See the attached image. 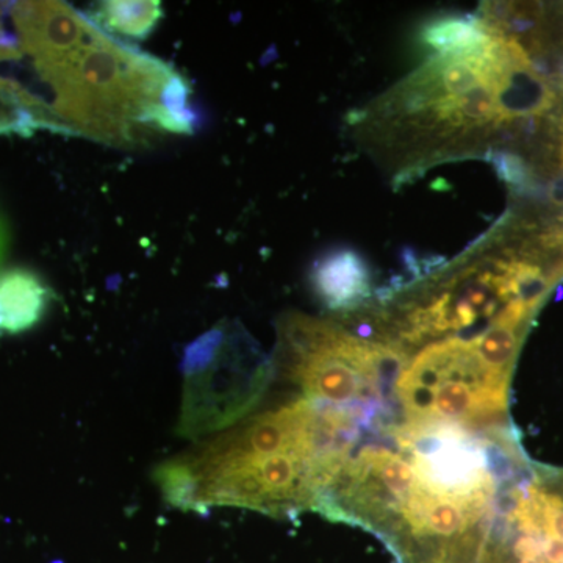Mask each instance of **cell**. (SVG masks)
<instances>
[{
	"instance_id": "1",
	"label": "cell",
	"mask_w": 563,
	"mask_h": 563,
	"mask_svg": "<svg viewBox=\"0 0 563 563\" xmlns=\"http://www.w3.org/2000/svg\"><path fill=\"white\" fill-rule=\"evenodd\" d=\"M331 465L320 407L303 396L163 463L155 479L179 509L240 507L292 517L314 510Z\"/></svg>"
},
{
	"instance_id": "12",
	"label": "cell",
	"mask_w": 563,
	"mask_h": 563,
	"mask_svg": "<svg viewBox=\"0 0 563 563\" xmlns=\"http://www.w3.org/2000/svg\"><path fill=\"white\" fill-rule=\"evenodd\" d=\"M561 157H562V165H563V111H562V151H561Z\"/></svg>"
},
{
	"instance_id": "4",
	"label": "cell",
	"mask_w": 563,
	"mask_h": 563,
	"mask_svg": "<svg viewBox=\"0 0 563 563\" xmlns=\"http://www.w3.org/2000/svg\"><path fill=\"white\" fill-rule=\"evenodd\" d=\"M10 14L22 55H29L35 68L62 60L101 29L69 3L52 0L13 3Z\"/></svg>"
},
{
	"instance_id": "7",
	"label": "cell",
	"mask_w": 563,
	"mask_h": 563,
	"mask_svg": "<svg viewBox=\"0 0 563 563\" xmlns=\"http://www.w3.org/2000/svg\"><path fill=\"white\" fill-rule=\"evenodd\" d=\"M36 131L68 133L52 113L49 103L18 81L0 77V135H32Z\"/></svg>"
},
{
	"instance_id": "5",
	"label": "cell",
	"mask_w": 563,
	"mask_h": 563,
	"mask_svg": "<svg viewBox=\"0 0 563 563\" xmlns=\"http://www.w3.org/2000/svg\"><path fill=\"white\" fill-rule=\"evenodd\" d=\"M314 295L333 312L361 309L372 296V274L361 254L352 250L329 252L314 263Z\"/></svg>"
},
{
	"instance_id": "2",
	"label": "cell",
	"mask_w": 563,
	"mask_h": 563,
	"mask_svg": "<svg viewBox=\"0 0 563 563\" xmlns=\"http://www.w3.org/2000/svg\"><path fill=\"white\" fill-rule=\"evenodd\" d=\"M35 69L52 92V113L74 135L135 147L155 133L191 135L201 122L179 70L102 29L62 60Z\"/></svg>"
},
{
	"instance_id": "10",
	"label": "cell",
	"mask_w": 563,
	"mask_h": 563,
	"mask_svg": "<svg viewBox=\"0 0 563 563\" xmlns=\"http://www.w3.org/2000/svg\"><path fill=\"white\" fill-rule=\"evenodd\" d=\"M22 52L16 35L3 25V9L0 7V62L20 60Z\"/></svg>"
},
{
	"instance_id": "6",
	"label": "cell",
	"mask_w": 563,
	"mask_h": 563,
	"mask_svg": "<svg viewBox=\"0 0 563 563\" xmlns=\"http://www.w3.org/2000/svg\"><path fill=\"white\" fill-rule=\"evenodd\" d=\"M51 299V288L31 269L0 273V336L31 331L43 320Z\"/></svg>"
},
{
	"instance_id": "9",
	"label": "cell",
	"mask_w": 563,
	"mask_h": 563,
	"mask_svg": "<svg viewBox=\"0 0 563 563\" xmlns=\"http://www.w3.org/2000/svg\"><path fill=\"white\" fill-rule=\"evenodd\" d=\"M488 32V25L477 18H439L422 27L421 41L437 49V54L461 52L479 44Z\"/></svg>"
},
{
	"instance_id": "3",
	"label": "cell",
	"mask_w": 563,
	"mask_h": 563,
	"mask_svg": "<svg viewBox=\"0 0 563 563\" xmlns=\"http://www.w3.org/2000/svg\"><path fill=\"white\" fill-rule=\"evenodd\" d=\"M239 333L214 329L188 347L185 355V435L217 431L242 418L268 385V363L240 368Z\"/></svg>"
},
{
	"instance_id": "11",
	"label": "cell",
	"mask_w": 563,
	"mask_h": 563,
	"mask_svg": "<svg viewBox=\"0 0 563 563\" xmlns=\"http://www.w3.org/2000/svg\"><path fill=\"white\" fill-rule=\"evenodd\" d=\"M7 244H9V235H7L5 224H3L2 218H0V263L5 257Z\"/></svg>"
},
{
	"instance_id": "8",
	"label": "cell",
	"mask_w": 563,
	"mask_h": 563,
	"mask_svg": "<svg viewBox=\"0 0 563 563\" xmlns=\"http://www.w3.org/2000/svg\"><path fill=\"white\" fill-rule=\"evenodd\" d=\"M90 18L111 36L143 41L161 24L163 9L157 0H107L92 7Z\"/></svg>"
}]
</instances>
